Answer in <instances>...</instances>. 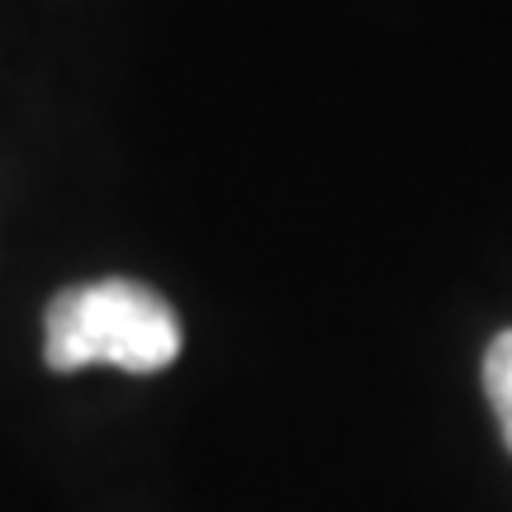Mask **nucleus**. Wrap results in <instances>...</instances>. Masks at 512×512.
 Here are the masks:
<instances>
[{
    "mask_svg": "<svg viewBox=\"0 0 512 512\" xmlns=\"http://www.w3.org/2000/svg\"><path fill=\"white\" fill-rule=\"evenodd\" d=\"M181 356V318L152 285L95 280L62 290L43 313V361L57 375L119 366L128 375L166 370Z\"/></svg>",
    "mask_w": 512,
    "mask_h": 512,
    "instance_id": "obj_1",
    "label": "nucleus"
},
{
    "mask_svg": "<svg viewBox=\"0 0 512 512\" xmlns=\"http://www.w3.org/2000/svg\"><path fill=\"white\" fill-rule=\"evenodd\" d=\"M484 389H489V403L498 413V427H503V441L512 451V328L498 332L489 356H484Z\"/></svg>",
    "mask_w": 512,
    "mask_h": 512,
    "instance_id": "obj_2",
    "label": "nucleus"
}]
</instances>
